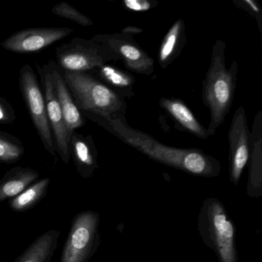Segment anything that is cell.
Masks as SVG:
<instances>
[{
	"mask_svg": "<svg viewBox=\"0 0 262 262\" xmlns=\"http://www.w3.org/2000/svg\"><path fill=\"white\" fill-rule=\"evenodd\" d=\"M149 159L193 176L214 178L220 174V162L199 148H179L158 142L146 133L131 128L126 119H116L105 128Z\"/></svg>",
	"mask_w": 262,
	"mask_h": 262,
	"instance_id": "1",
	"label": "cell"
},
{
	"mask_svg": "<svg viewBox=\"0 0 262 262\" xmlns=\"http://www.w3.org/2000/svg\"><path fill=\"white\" fill-rule=\"evenodd\" d=\"M61 71L76 106L85 119L104 128L112 121L126 119L125 101L92 73Z\"/></svg>",
	"mask_w": 262,
	"mask_h": 262,
	"instance_id": "2",
	"label": "cell"
},
{
	"mask_svg": "<svg viewBox=\"0 0 262 262\" xmlns=\"http://www.w3.org/2000/svg\"><path fill=\"white\" fill-rule=\"evenodd\" d=\"M226 43L217 39L213 46L211 62L202 84V102L210 111L208 136H214L224 123L232 106L237 87L238 62L234 60L229 68L225 63Z\"/></svg>",
	"mask_w": 262,
	"mask_h": 262,
	"instance_id": "3",
	"label": "cell"
},
{
	"mask_svg": "<svg viewBox=\"0 0 262 262\" xmlns=\"http://www.w3.org/2000/svg\"><path fill=\"white\" fill-rule=\"evenodd\" d=\"M198 230L219 262H238L235 225L219 199L208 198L204 201L198 217Z\"/></svg>",
	"mask_w": 262,
	"mask_h": 262,
	"instance_id": "4",
	"label": "cell"
},
{
	"mask_svg": "<svg viewBox=\"0 0 262 262\" xmlns=\"http://www.w3.org/2000/svg\"><path fill=\"white\" fill-rule=\"evenodd\" d=\"M99 222L96 211H81L73 217L60 262H89L100 245Z\"/></svg>",
	"mask_w": 262,
	"mask_h": 262,
	"instance_id": "5",
	"label": "cell"
},
{
	"mask_svg": "<svg viewBox=\"0 0 262 262\" xmlns=\"http://www.w3.org/2000/svg\"><path fill=\"white\" fill-rule=\"evenodd\" d=\"M57 65L61 70L70 73H91L116 57L110 50L93 39L75 37L56 49Z\"/></svg>",
	"mask_w": 262,
	"mask_h": 262,
	"instance_id": "6",
	"label": "cell"
},
{
	"mask_svg": "<svg viewBox=\"0 0 262 262\" xmlns=\"http://www.w3.org/2000/svg\"><path fill=\"white\" fill-rule=\"evenodd\" d=\"M19 88L30 119L44 148L53 156L55 161L57 160L53 134L47 117L43 93L34 70L29 64L24 65L19 71Z\"/></svg>",
	"mask_w": 262,
	"mask_h": 262,
	"instance_id": "7",
	"label": "cell"
},
{
	"mask_svg": "<svg viewBox=\"0 0 262 262\" xmlns=\"http://www.w3.org/2000/svg\"><path fill=\"white\" fill-rule=\"evenodd\" d=\"M93 40L110 50L129 73L151 76L155 72L154 59L137 43L133 36L121 33L99 34Z\"/></svg>",
	"mask_w": 262,
	"mask_h": 262,
	"instance_id": "8",
	"label": "cell"
},
{
	"mask_svg": "<svg viewBox=\"0 0 262 262\" xmlns=\"http://www.w3.org/2000/svg\"><path fill=\"white\" fill-rule=\"evenodd\" d=\"M42 93L47 106V117L51 128L56 153L62 162L68 164L71 156L70 151V137L67 133L62 110L58 102L53 83V76L48 64L39 67Z\"/></svg>",
	"mask_w": 262,
	"mask_h": 262,
	"instance_id": "9",
	"label": "cell"
},
{
	"mask_svg": "<svg viewBox=\"0 0 262 262\" xmlns=\"http://www.w3.org/2000/svg\"><path fill=\"white\" fill-rule=\"evenodd\" d=\"M250 133L245 108L238 107L233 116L228 132L229 178L235 186L238 185L249 159Z\"/></svg>",
	"mask_w": 262,
	"mask_h": 262,
	"instance_id": "10",
	"label": "cell"
},
{
	"mask_svg": "<svg viewBox=\"0 0 262 262\" xmlns=\"http://www.w3.org/2000/svg\"><path fill=\"white\" fill-rule=\"evenodd\" d=\"M73 33V30L65 27L25 29L9 36L1 42V47L12 53H36L67 37Z\"/></svg>",
	"mask_w": 262,
	"mask_h": 262,
	"instance_id": "11",
	"label": "cell"
},
{
	"mask_svg": "<svg viewBox=\"0 0 262 262\" xmlns=\"http://www.w3.org/2000/svg\"><path fill=\"white\" fill-rule=\"evenodd\" d=\"M247 194L249 197L262 196V111H258L250 133Z\"/></svg>",
	"mask_w": 262,
	"mask_h": 262,
	"instance_id": "12",
	"label": "cell"
},
{
	"mask_svg": "<svg viewBox=\"0 0 262 262\" xmlns=\"http://www.w3.org/2000/svg\"><path fill=\"white\" fill-rule=\"evenodd\" d=\"M47 64L53 76L56 97L62 110L67 133L70 139L73 132L85 125V119L76 106L73 96L62 77V71L56 62L50 60Z\"/></svg>",
	"mask_w": 262,
	"mask_h": 262,
	"instance_id": "13",
	"label": "cell"
},
{
	"mask_svg": "<svg viewBox=\"0 0 262 262\" xmlns=\"http://www.w3.org/2000/svg\"><path fill=\"white\" fill-rule=\"evenodd\" d=\"M70 151L78 174L83 179L93 177L99 168L97 149L93 137L73 132L70 137Z\"/></svg>",
	"mask_w": 262,
	"mask_h": 262,
	"instance_id": "14",
	"label": "cell"
},
{
	"mask_svg": "<svg viewBox=\"0 0 262 262\" xmlns=\"http://www.w3.org/2000/svg\"><path fill=\"white\" fill-rule=\"evenodd\" d=\"M159 105L171 116L182 129L199 139L204 140L208 139L206 128L197 120L195 116L183 101L176 98H161Z\"/></svg>",
	"mask_w": 262,
	"mask_h": 262,
	"instance_id": "15",
	"label": "cell"
},
{
	"mask_svg": "<svg viewBox=\"0 0 262 262\" xmlns=\"http://www.w3.org/2000/svg\"><path fill=\"white\" fill-rule=\"evenodd\" d=\"M90 73L111 89L124 100L125 99H132L135 96L136 79L129 72L121 70L108 63L99 67Z\"/></svg>",
	"mask_w": 262,
	"mask_h": 262,
	"instance_id": "16",
	"label": "cell"
},
{
	"mask_svg": "<svg viewBox=\"0 0 262 262\" xmlns=\"http://www.w3.org/2000/svg\"><path fill=\"white\" fill-rule=\"evenodd\" d=\"M39 174L29 167L16 166L0 179V202L20 194L39 179Z\"/></svg>",
	"mask_w": 262,
	"mask_h": 262,
	"instance_id": "17",
	"label": "cell"
},
{
	"mask_svg": "<svg viewBox=\"0 0 262 262\" xmlns=\"http://www.w3.org/2000/svg\"><path fill=\"white\" fill-rule=\"evenodd\" d=\"M59 237L60 231L49 230L39 236L14 262H51Z\"/></svg>",
	"mask_w": 262,
	"mask_h": 262,
	"instance_id": "18",
	"label": "cell"
},
{
	"mask_svg": "<svg viewBox=\"0 0 262 262\" xmlns=\"http://www.w3.org/2000/svg\"><path fill=\"white\" fill-rule=\"evenodd\" d=\"M186 42L185 24L183 19H178L164 37L159 51V64L166 69L181 54Z\"/></svg>",
	"mask_w": 262,
	"mask_h": 262,
	"instance_id": "19",
	"label": "cell"
},
{
	"mask_svg": "<svg viewBox=\"0 0 262 262\" xmlns=\"http://www.w3.org/2000/svg\"><path fill=\"white\" fill-rule=\"evenodd\" d=\"M51 179L43 178L30 185L16 197L9 200V205L13 211L24 212L34 208L47 196Z\"/></svg>",
	"mask_w": 262,
	"mask_h": 262,
	"instance_id": "20",
	"label": "cell"
},
{
	"mask_svg": "<svg viewBox=\"0 0 262 262\" xmlns=\"http://www.w3.org/2000/svg\"><path fill=\"white\" fill-rule=\"evenodd\" d=\"M25 154L20 139L6 132L0 131V163L14 164Z\"/></svg>",
	"mask_w": 262,
	"mask_h": 262,
	"instance_id": "21",
	"label": "cell"
},
{
	"mask_svg": "<svg viewBox=\"0 0 262 262\" xmlns=\"http://www.w3.org/2000/svg\"><path fill=\"white\" fill-rule=\"evenodd\" d=\"M52 13L59 17L73 21L81 27H91L93 25V20L90 17L67 2H62L54 6L52 9Z\"/></svg>",
	"mask_w": 262,
	"mask_h": 262,
	"instance_id": "22",
	"label": "cell"
},
{
	"mask_svg": "<svg viewBox=\"0 0 262 262\" xmlns=\"http://www.w3.org/2000/svg\"><path fill=\"white\" fill-rule=\"evenodd\" d=\"M236 7L248 12L256 19L259 30L262 33V13L261 9L254 0H234Z\"/></svg>",
	"mask_w": 262,
	"mask_h": 262,
	"instance_id": "23",
	"label": "cell"
},
{
	"mask_svg": "<svg viewBox=\"0 0 262 262\" xmlns=\"http://www.w3.org/2000/svg\"><path fill=\"white\" fill-rule=\"evenodd\" d=\"M123 5L125 9L130 11L143 13L157 7L158 2L155 0H124Z\"/></svg>",
	"mask_w": 262,
	"mask_h": 262,
	"instance_id": "24",
	"label": "cell"
},
{
	"mask_svg": "<svg viewBox=\"0 0 262 262\" xmlns=\"http://www.w3.org/2000/svg\"><path fill=\"white\" fill-rule=\"evenodd\" d=\"M15 120L14 110L4 97H0V123L10 124Z\"/></svg>",
	"mask_w": 262,
	"mask_h": 262,
	"instance_id": "25",
	"label": "cell"
},
{
	"mask_svg": "<svg viewBox=\"0 0 262 262\" xmlns=\"http://www.w3.org/2000/svg\"><path fill=\"white\" fill-rule=\"evenodd\" d=\"M143 32L142 29L139 28V27H135V26H128V27H125L122 29L121 31V34L126 35V36H133L134 35L139 34Z\"/></svg>",
	"mask_w": 262,
	"mask_h": 262,
	"instance_id": "26",
	"label": "cell"
},
{
	"mask_svg": "<svg viewBox=\"0 0 262 262\" xmlns=\"http://www.w3.org/2000/svg\"><path fill=\"white\" fill-rule=\"evenodd\" d=\"M0 164H1V163H0Z\"/></svg>",
	"mask_w": 262,
	"mask_h": 262,
	"instance_id": "27",
	"label": "cell"
}]
</instances>
